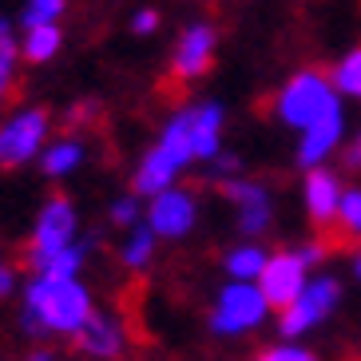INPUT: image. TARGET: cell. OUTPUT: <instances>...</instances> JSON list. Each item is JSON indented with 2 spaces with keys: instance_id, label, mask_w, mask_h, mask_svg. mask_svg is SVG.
I'll list each match as a JSON object with an SVG mask.
<instances>
[{
  "instance_id": "6da1fadb",
  "label": "cell",
  "mask_w": 361,
  "mask_h": 361,
  "mask_svg": "<svg viewBox=\"0 0 361 361\" xmlns=\"http://www.w3.org/2000/svg\"><path fill=\"white\" fill-rule=\"evenodd\" d=\"M92 294L75 278H36L24 290V326L32 334L75 338L92 322Z\"/></svg>"
},
{
  "instance_id": "7a4b0ae2",
  "label": "cell",
  "mask_w": 361,
  "mask_h": 361,
  "mask_svg": "<svg viewBox=\"0 0 361 361\" xmlns=\"http://www.w3.org/2000/svg\"><path fill=\"white\" fill-rule=\"evenodd\" d=\"M195 135H191V111H179L163 128L159 143L143 155L135 171V195H163L167 187H175V175H179L187 163H195Z\"/></svg>"
},
{
  "instance_id": "3957f363",
  "label": "cell",
  "mask_w": 361,
  "mask_h": 361,
  "mask_svg": "<svg viewBox=\"0 0 361 361\" xmlns=\"http://www.w3.org/2000/svg\"><path fill=\"white\" fill-rule=\"evenodd\" d=\"M338 104L341 99H338L334 80H329L326 72H318V68H306V72H298L274 96V116L282 119L286 128L306 131V128H314L326 111H334Z\"/></svg>"
},
{
  "instance_id": "277c9868",
  "label": "cell",
  "mask_w": 361,
  "mask_h": 361,
  "mask_svg": "<svg viewBox=\"0 0 361 361\" xmlns=\"http://www.w3.org/2000/svg\"><path fill=\"white\" fill-rule=\"evenodd\" d=\"M262 318H266L262 290L250 286V282H231V286L219 294L214 310H211V329L214 334H223V338H234V334L255 329Z\"/></svg>"
},
{
  "instance_id": "5b68a950",
  "label": "cell",
  "mask_w": 361,
  "mask_h": 361,
  "mask_svg": "<svg viewBox=\"0 0 361 361\" xmlns=\"http://www.w3.org/2000/svg\"><path fill=\"white\" fill-rule=\"evenodd\" d=\"M306 270L310 266L302 262V255H294V250H282V255L266 258V270L258 274V290H262L266 306H274L278 314L286 306H294L298 298H302V290L310 286Z\"/></svg>"
},
{
  "instance_id": "8992f818",
  "label": "cell",
  "mask_w": 361,
  "mask_h": 361,
  "mask_svg": "<svg viewBox=\"0 0 361 361\" xmlns=\"http://www.w3.org/2000/svg\"><path fill=\"white\" fill-rule=\"evenodd\" d=\"M44 135H48V116L36 111V107L4 119L0 123V167L12 171V167H20V163H28L40 151Z\"/></svg>"
},
{
  "instance_id": "52a82bcc",
  "label": "cell",
  "mask_w": 361,
  "mask_h": 361,
  "mask_svg": "<svg viewBox=\"0 0 361 361\" xmlns=\"http://www.w3.org/2000/svg\"><path fill=\"white\" fill-rule=\"evenodd\" d=\"M338 294H341V290H338L334 278H314V282L302 290V298H298L294 306H286L282 314H278V329H282L286 338L306 334L310 326H318L329 310L338 306Z\"/></svg>"
},
{
  "instance_id": "ba28073f",
  "label": "cell",
  "mask_w": 361,
  "mask_h": 361,
  "mask_svg": "<svg viewBox=\"0 0 361 361\" xmlns=\"http://www.w3.org/2000/svg\"><path fill=\"white\" fill-rule=\"evenodd\" d=\"M195 214H199V199H195V191H187V187H167L163 195L151 199L147 226L159 234V238H183V234H191Z\"/></svg>"
},
{
  "instance_id": "9c48e42d",
  "label": "cell",
  "mask_w": 361,
  "mask_h": 361,
  "mask_svg": "<svg viewBox=\"0 0 361 361\" xmlns=\"http://www.w3.org/2000/svg\"><path fill=\"white\" fill-rule=\"evenodd\" d=\"M72 234H75V211L64 195H52L44 202L40 219H36V231H32V243H28V258H40V255H52V250H64L72 246Z\"/></svg>"
},
{
  "instance_id": "30bf717a",
  "label": "cell",
  "mask_w": 361,
  "mask_h": 361,
  "mask_svg": "<svg viewBox=\"0 0 361 361\" xmlns=\"http://www.w3.org/2000/svg\"><path fill=\"white\" fill-rule=\"evenodd\" d=\"M214 28L211 24H191L187 32L179 36V48H175V60H171V75L179 84H195L214 60Z\"/></svg>"
},
{
  "instance_id": "8fae6325",
  "label": "cell",
  "mask_w": 361,
  "mask_h": 361,
  "mask_svg": "<svg viewBox=\"0 0 361 361\" xmlns=\"http://www.w3.org/2000/svg\"><path fill=\"white\" fill-rule=\"evenodd\" d=\"M341 131H345V116H341V104L334 107V111H326V116L314 123V128L302 131V147H298V163L310 171H318L322 159H326L329 151L341 143Z\"/></svg>"
},
{
  "instance_id": "7c38bea8",
  "label": "cell",
  "mask_w": 361,
  "mask_h": 361,
  "mask_svg": "<svg viewBox=\"0 0 361 361\" xmlns=\"http://www.w3.org/2000/svg\"><path fill=\"white\" fill-rule=\"evenodd\" d=\"M341 187H338V175L326 167L310 171L306 179V207H310V223L318 226L322 234L334 226V219H338V207H341Z\"/></svg>"
},
{
  "instance_id": "4fadbf2b",
  "label": "cell",
  "mask_w": 361,
  "mask_h": 361,
  "mask_svg": "<svg viewBox=\"0 0 361 361\" xmlns=\"http://www.w3.org/2000/svg\"><path fill=\"white\" fill-rule=\"evenodd\" d=\"M75 345L87 353V357H119L123 353V345H128V338H123V326H119L116 318H104V314H92V322H87L80 334H75Z\"/></svg>"
},
{
  "instance_id": "5bb4252c",
  "label": "cell",
  "mask_w": 361,
  "mask_h": 361,
  "mask_svg": "<svg viewBox=\"0 0 361 361\" xmlns=\"http://www.w3.org/2000/svg\"><path fill=\"white\" fill-rule=\"evenodd\" d=\"M191 135H195V155L199 159H219V151H223V107L219 104L195 107Z\"/></svg>"
},
{
  "instance_id": "9a60e30c",
  "label": "cell",
  "mask_w": 361,
  "mask_h": 361,
  "mask_svg": "<svg viewBox=\"0 0 361 361\" xmlns=\"http://www.w3.org/2000/svg\"><path fill=\"white\" fill-rule=\"evenodd\" d=\"M361 238V191L353 187V191L341 195V207H338V219H334V226L326 231V250L329 246H353Z\"/></svg>"
},
{
  "instance_id": "2e32d148",
  "label": "cell",
  "mask_w": 361,
  "mask_h": 361,
  "mask_svg": "<svg viewBox=\"0 0 361 361\" xmlns=\"http://www.w3.org/2000/svg\"><path fill=\"white\" fill-rule=\"evenodd\" d=\"M28 262L32 270H40V278H75V270L84 266V246H64V250L28 258Z\"/></svg>"
},
{
  "instance_id": "e0dca14e",
  "label": "cell",
  "mask_w": 361,
  "mask_h": 361,
  "mask_svg": "<svg viewBox=\"0 0 361 361\" xmlns=\"http://www.w3.org/2000/svg\"><path fill=\"white\" fill-rule=\"evenodd\" d=\"M80 159H84V143L80 139H60V143H52V147L44 151V175L48 179H64L72 167H80Z\"/></svg>"
},
{
  "instance_id": "ac0fdd59",
  "label": "cell",
  "mask_w": 361,
  "mask_h": 361,
  "mask_svg": "<svg viewBox=\"0 0 361 361\" xmlns=\"http://www.w3.org/2000/svg\"><path fill=\"white\" fill-rule=\"evenodd\" d=\"M60 28L56 24H44V28H28V36H24V60H32V64H44V60H52L56 52H60Z\"/></svg>"
},
{
  "instance_id": "d6986e66",
  "label": "cell",
  "mask_w": 361,
  "mask_h": 361,
  "mask_svg": "<svg viewBox=\"0 0 361 361\" xmlns=\"http://www.w3.org/2000/svg\"><path fill=\"white\" fill-rule=\"evenodd\" d=\"M226 270H231L234 282H250V278H258L266 270V255L258 246H238V250L226 255Z\"/></svg>"
},
{
  "instance_id": "ffe728a7",
  "label": "cell",
  "mask_w": 361,
  "mask_h": 361,
  "mask_svg": "<svg viewBox=\"0 0 361 361\" xmlns=\"http://www.w3.org/2000/svg\"><path fill=\"white\" fill-rule=\"evenodd\" d=\"M223 195L238 207V211H250V207H270V191L262 183H250V179H226L223 183Z\"/></svg>"
},
{
  "instance_id": "44dd1931",
  "label": "cell",
  "mask_w": 361,
  "mask_h": 361,
  "mask_svg": "<svg viewBox=\"0 0 361 361\" xmlns=\"http://www.w3.org/2000/svg\"><path fill=\"white\" fill-rule=\"evenodd\" d=\"M334 87L341 96L361 99V48H353L350 56H341L338 68H334Z\"/></svg>"
},
{
  "instance_id": "7402d4cb",
  "label": "cell",
  "mask_w": 361,
  "mask_h": 361,
  "mask_svg": "<svg viewBox=\"0 0 361 361\" xmlns=\"http://www.w3.org/2000/svg\"><path fill=\"white\" fill-rule=\"evenodd\" d=\"M151 255H155V231H151V226H135L128 246H123V266L143 270V266L151 262Z\"/></svg>"
},
{
  "instance_id": "603a6c76",
  "label": "cell",
  "mask_w": 361,
  "mask_h": 361,
  "mask_svg": "<svg viewBox=\"0 0 361 361\" xmlns=\"http://www.w3.org/2000/svg\"><path fill=\"white\" fill-rule=\"evenodd\" d=\"M60 12H64V0H28L24 4V24L28 28H44V24H56Z\"/></svg>"
},
{
  "instance_id": "cb8c5ba5",
  "label": "cell",
  "mask_w": 361,
  "mask_h": 361,
  "mask_svg": "<svg viewBox=\"0 0 361 361\" xmlns=\"http://www.w3.org/2000/svg\"><path fill=\"white\" fill-rule=\"evenodd\" d=\"M12 68H16V40L0 44V104H4L8 92H12Z\"/></svg>"
},
{
  "instance_id": "d4e9b609",
  "label": "cell",
  "mask_w": 361,
  "mask_h": 361,
  "mask_svg": "<svg viewBox=\"0 0 361 361\" xmlns=\"http://www.w3.org/2000/svg\"><path fill=\"white\" fill-rule=\"evenodd\" d=\"M238 226H243V234H262L266 226H270V207H250V211H238Z\"/></svg>"
},
{
  "instance_id": "484cf974",
  "label": "cell",
  "mask_w": 361,
  "mask_h": 361,
  "mask_svg": "<svg viewBox=\"0 0 361 361\" xmlns=\"http://www.w3.org/2000/svg\"><path fill=\"white\" fill-rule=\"evenodd\" d=\"M255 361H318L310 350H298V345H270V350H262Z\"/></svg>"
},
{
  "instance_id": "4316f807",
  "label": "cell",
  "mask_w": 361,
  "mask_h": 361,
  "mask_svg": "<svg viewBox=\"0 0 361 361\" xmlns=\"http://www.w3.org/2000/svg\"><path fill=\"white\" fill-rule=\"evenodd\" d=\"M135 219H139L135 199H119L116 207H111V223L116 226H135Z\"/></svg>"
},
{
  "instance_id": "83f0119b",
  "label": "cell",
  "mask_w": 361,
  "mask_h": 361,
  "mask_svg": "<svg viewBox=\"0 0 361 361\" xmlns=\"http://www.w3.org/2000/svg\"><path fill=\"white\" fill-rule=\"evenodd\" d=\"M131 28H135L139 36L155 32V28H159V12H155V8H143V12H135V20H131Z\"/></svg>"
},
{
  "instance_id": "f1b7e54d",
  "label": "cell",
  "mask_w": 361,
  "mask_h": 361,
  "mask_svg": "<svg viewBox=\"0 0 361 361\" xmlns=\"http://www.w3.org/2000/svg\"><path fill=\"white\" fill-rule=\"evenodd\" d=\"M341 163H345V171H361V131H357V139H353L350 147H345Z\"/></svg>"
},
{
  "instance_id": "f546056e",
  "label": "cell",
  "mask_w": 361,
  "mask_h": 361,
  "mask_svg": "<svg viewBox=\"0 0 361 361\" xmlns=\"http://www.w3.org/2000/svg\"><path fill=\"white\" fill-rule=\"evenodd\" d=\"M12 290V270H8V262H0V298Z\"/></svg>"
},
{
  "instance_id": "4dcf8cb0",
  "label": "cell",
  "mask_w": 361,
  "mask_h": 361,
  "mask_svg": "<svg viewBox=\"0 0 361 361\" xmlns=\"http://www.w3.org/2000/svg\"><path fill=\"white\" fill-rule=\"evenodd\" d=\"M8 40H12V24L0 20V44H8Z\"/></svg>"
},
{
  "instance_id": "1f68e13d",
  "label": "cell",
  "mask_w": 361,
  "mask_h": 361,
  "mask_svg": "<svg viewBox=\"0 0 361 361\" xmlns=\"http://www.w3.org/2000/svg\"><path fill=\"white\" fill-rule=\"evenodd\" d=\"M28 361H56V357L48 350H32V353H28Z\"/></svg>"
},
{
  "instance_id": "d6a6232c",
  "label": "cell",
  "mask_w": 361,
  "mask_h": 361,
  "mask_svg": "<svg viewBox=\"0 0 361 361\" xmlns=\"http://www.w3.org/2000/svg\"><path fill=\"white\" fill-rule=\"evenodd\" d=\"M357 274H361V255H357Z\"/></svg>"
}]
</instances>
